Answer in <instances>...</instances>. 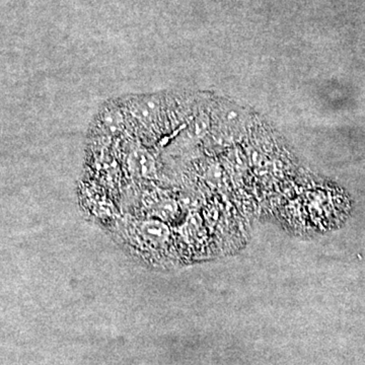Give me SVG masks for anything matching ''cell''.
Listing matches in <instances>:
<instances>
[{
  "instance_id": "cell-1",
  "label": "cell",
  "mask_w": 365,
  "mask_h": 365,
  "mask_svg": "<svg viewBox=\"0 0 365 365\" xmlns=\"http://www.w3.org/2000/svg\"><path fill=\"white\" fill-rule=\"evenodd\" d=\"M160 110V98L155 96L138 98L131 108L132 116L140 123H150L157 118Z\"/></svg>"
},
{
  "instance_id": "cell-2",
  "label": "cell",
  "mask_w": 365,
  "mask_h": 365,
  "mask_svg": "<svg viewBox=\"0 0 365 365\" xmlns=\"http://www.w3.org/2000/svg\"><path fill=\"white\" fill-rule=\"evenodd\" d=\"M143 239L155 246H162L170 237V230L160 220H148L140 227Z\"/></svg>"
},
{
  "instance_id": "cell-3",
  "label": "cell",
  "mask_w": 365,
  "mask_h": 365,
  "mask_svg": "<svg viewBox=\"0 0 365 365\" xmlns=\"http://www.w3.org/2000/svg\"><path fill=\"white\" fill-rule=\"evenodd\" d=\"M130 170L139 177L153 178L155 174V160L148 153L137 150L130 158Z\"/></svg>"
},
{
  "instance_id": "cell-4",
  "label": "cell",
  "mask_w": 365,
  "mask_h": 365,
  "mask_svg": "<svg viewBox=\"0 0 365 365\" xmlns=\"http://www.w3.org/2000/svg\"><path fill=\"white\" fill-rule=\"evenodd\" d=\"M100 123L106 133L116 135L123 129V115L117 109H106L101 115Z\"/></svg>"
},
{
  "instance_id": "cell-5",
  "label": "cell",
  "mask_w": 365,
  "mask_h": 365,
  "mask_svg": "<svg viewBox=\"0 0 365 365\" xmlns=\"http://www.w3.org/2000/svg\"><path fill=\"white\" fill-rule=\"evenodd\" d=\"M209 128H210L209 118L205 114H201L200 116L196 118L195 121L190 126V133L195 138H202L208 133Z\"/></svg>"
},
{
  "instance_id": "cell-6",
  "label": "cell",
  "mask_w": 365,
  "mask_h": 365,
  "mask_svg": "<svg viewBox=\"0 0 365 365\" xmlns=\"http://www.w3.org/2000/svg\"><path fill=\"white\" fill-rule=\"evenodd\" d=\"M178 204L173 200L163 201L158 208V215L163 220H170L177 215Z\"/></svg>"
},
{
  "instance_id": "cell-7",
  "label": "cell",
  "mask_w": 365,
  "mask_h": 365,
  "mask_svg": "<svg viewBox=\"0 0 365 365\" xmlns=\"http://www.w3.org/2000/svg\"><path fill=\"white\" fill-rule=\"evenodd\" d=\"M223 117H225V120L227 122V123L237 124L241 121L242 114L239 110L232 108V109H228L225 112Z\"/></svg>"
},
{
  "instance_id": "cell-8",
  "label": "cell",
  "mask_w": 365,
  "mask_h": 365,
  "mask_svg": "<svg viewBox=\"0 0 365 365\" xmlns=\"http://www.w3.org/2000/svg\"><path fill=\"white\" fill-rule=\"evenodd\" d=\"M209 179L215 182H220V180H222V172H220V169L216 167L210 169V170H209Z\"/></svg>"
}]
</instances>
